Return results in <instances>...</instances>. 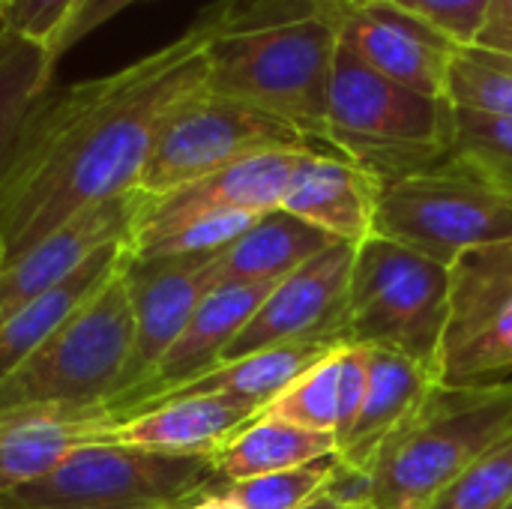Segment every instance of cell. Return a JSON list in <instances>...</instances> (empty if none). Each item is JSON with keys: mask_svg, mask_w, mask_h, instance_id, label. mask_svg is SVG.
I'll use <instances>...</instances> for the list:
<instances>
[{"mask_svg": "<svg viewBox=\"0 0 512 509\" xmlns=\"http://www.w3.org/2000/svg\"><path fill=\"white\" fill-rule=\"evenodd\" d=\"M207 12L102 78L45 93L0 168V240L18 258L72 216L135 192L159 126L207 87Z\"/></svg>", "mask_w": 512, "mask_h": 509, "instance_id": "6da1fadb", "label": "cell"}, {"mask_svg": "<svg viewBox=\"0 0 512 509\" xmlns=\"http://www.w3.org/2000/svg\"><path fill=\"white\" fill-rule=\"evenodd\" d=\"M345 0H216L207 90L243 99L327 150V99Z\"/></svg>", "mask_w": 512, "mask_h": 509, "instance_id": "7a4b0ae2", "label": "cell"}, {"mask_svg": "<svg viewBox=\"0 0 512 509\" xmlns=\"http://www.w3.org/2000/svg\"><path fill=\"white\" fill-rule=\"evenodd\" d=\"M456 108L402 87L339 45L327 99V150L378 183L429 171L450 159Z\"/></svg>", "mask_w": 512, "mask_h": 509, "instance_id": "3957f363", "label": "cell"}, {"mask_svg": "<svg viewBox=\"0 0 512 509\" xmlns=\"http://www.w3.org/2000/svg\"><path fill=\"white\" fill-rule=\"evenodd\" d=\"M507 432H512V381L432 387L381 450L372 471V504L378 509L432 504Z\"/></svg>", "mask_w": 512, "mask_h": 509, "instance_id": "277c9868", "label": "cell"}, {"mask_svg": "<svg viewBox=\"0 0 512 509\" xmlns=\"http://www.w3.org/2000/svg\"><path fill=\"white\" fill-rule=\"evenodd\" d=\"M447 297L450 270L444 264L384 237H369L357 246L333 339L342 348L402 354L438 378Z\"/></svg>", "mask_w": 512, "mask_h": 509, "instance_id": "5b68a950", "label": "cell"}, {"mask_svg": "<svg viewBox=\"0 0 512 509\" xmlns=\"http://www.w3.org/2000/svg\"><path fill=\"white\" fill-rule=\"evenodd\" d=\"M123 267L0 384V414L87 411L117 396L135 342Z\"/></svg>", "mask_w": 512, "mask_h": 509, "instance_id": "8992f818", "label": "cell"}, {"mask_svg": "<svg viewBox=\"0 0 512 509\" xmlns=\"http://www.w3.org/2000/svg\"><path fill=\"white\" fill-rule=\"evenodd\" d=\"M219 486L210 453L96 441L48 477L0 495V509H183Z\"/></svg>", "mask_w": 512, "mask_h": 509, "instance_id": "52a82bcc", "label": "cell"}, {"mask_svg": "<svg viewBox=\"0 0 512 509\" xmlns=\"http://www.w3.org/2000/svg\"><path fill=\"white\" fill-rule=\"evenodd\" d=\"M372 237L450 267L462 252L512 240V189L447 159L381 183Z\"/></svg>", "mask_w": 512, "mask_h": 509, "instance_id": "ba28073f", "label": "cell"}, {"mask_svg": "<svg viewBox=\"0 0 512 509\" xmlns=\"http://www.w3.org/2000/svg\"><path fill=\"white\" fill-rule=\"evenodd\" d=\"M273 150L318 147L282 117L204 87L183 99L159 126L138 189L159 198L240 159Z\"/></svg>", "mask_w": 512, "mask_h": 509, "instance_id": "9c48e42d", "label": "cell"}, {"mask_svg": "<svg viewBox=\"0 0 512 509\" xmlns=\"http://www.w3.org/2000/svg\"><path fill=\"white\" fill-rule=\"evenodd\" d=\"M447 270L441 384H486L492 375L512 372V240L462 252Z\"/></svg>", "mask_w": 512, "mask_h": 509, "instance_id": "30bf717a", "label": "cell"}, {"mask_svg": "<svg viewBox=\"0 0 512 509\" xmlns=\"http://www.w3.org/2000/svg\"><path fill=\"white\" fill-rule=\"evenodd\" d=\"M123 279L135 318V342L114 399L135 390L156 369L201 300L219 285V252L174 258H132L129 252Z\"/></svg>", "mask_w": 512, "mask_h": 509, "instance_id": "8fae6325", "label": "cell"}, {"mask_svg": "<svg viewBox=\"0 0 512 509\" xmlns=\"http://www.w3.org/2000/svg\"><path fill=\"white\" fill-rule=\"evenodd\" d=\"M354 258H357V246L339 240L321 255H315L309 264H303L300 270L279 279L276 288L255 309L249 324L225 348L219 363L240 360L285 342H303V339L336 342L333 327L345 303Z\"/></svg>", "mask_w": 512, "mask_h": 509, "instance_id": "7c38bea8", "label": "cell"}, {"mask_svg": "<svg viewBox=\"0 0 512 509\" xmlns=\"http://www.w3.org/2000/svg\"><path fill=\"white\" fill-rule=\"evenodd\" d=\"M339 45L384 78L447 99V75L462 51L417 15L384 0H345Z\"/></svg>", "mask_w": 512, "mask_h": 509, "instance_id": "4fadbf2b", "label": "cell"}, {"mask_svg": "<svg viewBox=\"0 0 512 509\" xmlns=\"http://www.w3.org/2000/svg\"><path fill=\"white\" fill-rule=\"evenodd\" d=\"M306 150H273L240 159L168 195H147L132 228L129 252H141L174 228L210 213H267L282 207L291 171Z\"/></svg>", "mask_w": 512, "mask_h": 509, "instance_id": "5bb4252c", "label": "cell"}, {"mask_svg": "<svg viewBox=\"0 0 512 509\" xmlns=\"http://www.w3.org/2000/svg\"><path fill=\"white\" fill-rule=\"evenodd\" d=\"M144 201L147 195L141 189L102 201L63 222L57 231L42 237L18 258L6 261V267L0 270V321L24 303L63 285L102 246L123 240L129 243Z\"/></svg>", "mask_w": 512, "mask_h": 509, "instance_id": "9a60e30c", "label": "cell"}, {"mask_svg": "<svg viewBox=\"0 0 512 509\" xmlns=\"http://www.w3.org/2000/svg\"><path fill=\"white\" fill-rule=\"evenodd\" d=\"M276 288V282H219L195 309L186 330L177 336V342L165 351V357L156 363V369L126 396L108 402V414L114 423L135 408L147 405L150 399L180 387L183 381L198 378L201 372L213 369L225 348L234 342V336L249 324L255 309L264 303V297Z\"/></svg>", "mask_w": 512, "mask_h": 509, "instance_id": "2e32d148", "label": "cell"}, {"mask_svg": "<svg viewBox=\"0 0 512 509\" xmlns=\"http://www.w3.org/2000/svg\"><path fill=\"white\" fill-rule=\"evenodd\" d=\"M378 195L381 183L360 165L336 153L306 150L291 171L282 210L336 240L360 246L372 237Z\"/></svg>", "mask_w": 512, "mask_h": 509, "instance_id": "e0dca14e", "label": "cell"}, {"mask_svg": "<svg viewBox=\"0 0 512 509\" xmlns=\"http://www.w3.org/2000/svg\"><path fill=\"white\" fill-rule=\"evenodd\" d=\"M108 408L0 414V495L48 477L72 450L111 438Z\"/></svg>", "mask_w": 512, "mask_h": 509, "instance_id": "ac0fdd59", "label": "cell"}, {"mask_svg": "<svg viewBox=\"0 0 512 509\" xmlns=\"http://www.w3.org/2000/svg\"><path fill=\"white\" fill-rule=\"evenodd\" d=\"M366 354H369V393L354 429L345 435V441H339L336 459L348 468L372 474L387 441L405 426V420L423 405L429 390L438 387L441 381L429 369H423L420 363L402 354L381 351V348H366Z\"/></svg>", "mask_w": 512, "mask_h": 509, "instance_id": "d6986e66", "label": "cell"}, {"mask_svg": "<svg viewBox=\"0 0 512 509\" xmlns=\"http://www.w3.org/2000/svg\"><path fill=\"white\" fill-rule=\"evenodd\" d=\"M258 414V405L237 396H186L117 420L108 441L165 453H213Z\"/></svg>", "mask_w": 512, "mask_h": 509, "instance_id": "ffe728a7", "label": "cell"}, {"mask_svg": "<svg viewBox=\"0 0 512 509\" xmlns=\"http://www.w3.org/2000/svg\"><path fill=\"white\" fill-rule=\"evenodd\" d=\"M339 348L342 345L327 342V339H303V342L273 345V348L255 351L249 357H240V360L216 363L213 369L150 399L147 405L135 408L132 414H141V411H150V408H159L165 402L186 399V396H237L264 411L282 390H288L300 375H306L312 366H318Z\"/></svg>", "mask_w": 512, "mask_h": 509, "instance_id": "44dd1931", "label": "cell"}, {"mask_svg": "<svg viewBox=\"0 0 512 509\" xmlns=\"http://www.w3.org/2000/svg\"><path fill=\"white\" fill-rule=\"evenodd\" d=\"M129 258V243H108L102 246L75 276L63 285L51 288L48 294L24 303L12 315L0 321V384L30 357L36 354L90 297H96L111 276Z\"/></svg>", "mask_w": 512, "mask_h": 509, "instance_id": "7402d4cb", "label": "cell"}, {"mask_svg": "<svg viewBox=\"0 0 512 509\" xmlns=\"http://www.w3.org/2000/svg\"><path fill=\"white\" fill-rule=\"evenodd\" d=\"M333 243L339 240L294 213L267 210L219 252V282H279Z\"/></svg>", "mask_w": 512, "mask_h": 509, "instance_id": "603a6c76", "label": "cell"}, {"mask_svg": "<svg viewBox=\"0 0 512 509\" xmlns=\"http://www.w3.org/2000/svg\"><path fill=\"white\" fill-rule=\"evenodd\" d=\"M210 456L219 483H240L336 456V438L276 417H255Z\"/></svg>", "mask_w": 512, "mask_h": 509, "instance_id": "cb8c5ba5", "label": "cell"}, {"mask_svg": "<svg viewBox=\"0 0 512 509\" xmlns=\"http://www.w3.org/2000/svg\"><path fill=\"white\" fill-rule=\"evenodd\" d=\"M54 63L48 51L9 30H0V168L6 165L24 123L51 87Z\"/></svg>", "mask_w": 512, "mask_h": 509, "instance_id": "d4e9b609", "label": "cell"}, {"mask_svg": "<svg viewBox=\"0 0 512 509\" xmlns=\"http://www.w3.org/2000/svg\"><path fill=\"white\" fill-rule=\"evenodd\" d=\"M333 465L336 456H327L303 468L276 471L240 483H219L210 492L231 509H300L324 489Z\"/></svg>", "mask_w": 512, "mask_h": 509, "instance_id": "484cf974", "label": "cell"}, {"mask_svg": "<svg viewBox=\"0 0 512 509\" xmlns=\"http://www.w3.org/2000/svg\"><path fill=\"white\" fill-rule=\"evenodd\" d=\"M342 351V348H339ZM339 351L300 375L288 390H282L258 417H276L312 432H327L336 438V408H339Z\"/></svg>", "mask_w": 512, "mask_h": 509, "instance_id": "4316f807", "label": "cell"}, {"mask_svg": "<svg viewBox=\"0 0 512 509\" xmlns=\"http://www.w3.org/2000/svg\"><path fill=\"white\" fill-rule=\"evenodd\" d=\"M512 501V432L471 462L429 507L504 509Z\"/></svg>", "mask_w": 512, "mask_h": 509, "instance_id": "83f0119b", "label": "cell"}, {"mask_svg": "<svg viewBox=\"0 0 512 509\" xmlns=\"http://www.w3.org/2000/svg\"><path fill=\"white\" fill-rule=\"evenodd\" d=\"M450 159L512 189V120L456 108V141Z\"/></svg>", "mask_w": 512, "mask_h": 509, "instance_id": "f1b7e54d", "label": "cell"}, {"mask_svg": "<svg viewBox=\"0 0 512 509\" xmlns=\"http://www.w3.org/2000/svg\"><path fill=\"white\" fill-rule=\"evenodd\" d=\"M447 99L462 111L512 120V72L462 48L450 63Z\"/></svg>", "mask_w": 512, "mask_h": 509, "instance_id": "f546056e", "label": "cell"}, {"mask_svg": "<svg viewBox=\"0 0 512 509\" xmlns=\"http://www.w3.org/2000/svg\"><path fill=\"white\" fill-rule=\"evenodd\" d=\"M258 216L255 213H210L198 216L171 234L159 237L147 249L135 252L132 258H174V255H204V252H222L231 246Z\"/></svg>", "mask_w": 512, "mask_h": 509, "instance_id": "4dcf8cb0", "label": "cell"}, {"mask_svg": "<svg viewBox=\"0 0 512 509\" xmlns=\"http://www.w3.org/2000/svg\"><path fill=\"white\" fill-rule=\"evenodd\" d=\"M405 9L447 36L456 48H471L483 30L489 0H384Z\"/></svg>", "mask_w": 512, "mask_h": 509, "instance_id": "1f68e13d", "label": "cell"}, {"mask_svg": "<svg viewBox=\"0 0 512 509\" xmlns=\"http://www.w3.org/2000/svg\"><path fill=\"white\" fill-rule=\"evenodd\" d=\"M84 3L87 0H9L3 6V24L51 51L69 18Z\"/></svg>", "mask_w": 512, "mask_h": 509, "instance_id": "d6a6232c", "label": "cell"}, {"mask_svg": "<svg viewBox=\"0 0 512 509\" xmlns=\"http://www.w3.org/2000/svg\"><path fill=\"white\" fill-rule=\"evenodd\" d=\"M369 393V354L366 348L339 351V408H336V447L354 429Z\"/></svg>", "mask_w": 512, "mask_h": 509, "instance_id": "836d02e7", "label": "cell"}, {"mask_svg": "<svg viewBox=\"0 0 512 509\" xmlns=\"http://www.w3.org/2000/svg\"><path fill=\"white\" fill-rule=\"evenodd\" d=\"M135 3H141V0H87V3L69 18V24L63 27V33L57 36V42L51 45V51H48L51 63L57 66V60H60L72 45H78L87 33H93L96 27H102L105 21L117 18L123 9H129V6H135Z\"/></svg>", "mask_w": 512, "mask_h": 509, "instance_id": "e575fe53", "label": "cell"}, {"mask_svg": "<svg viewBox=\"0 0 512 509\" xmlns=\"http://www.w3.org/2000/svg\"><path fill=\"white\" fill-rule=\"evenodd\" d=\"M471 48L512 57V0H489L483 30Z\"/></svg>", "mask_w": 512, "mask_h": 509, "instance_id": "d590c367", "label": "cell"}, {"mask_svg": "<svg viewBox=\"0 0 512 509\" xmlns=\"http://www.w3.org/2000/svg\"><path fill=\"white\" fill-rule=\"evenodd\" d=\"M183 509H231L228 504H222L213 492H207V495H201V498H195L192 504H186Z\"/></svg>", "mask_w": 512, "mask_h": 509, "instance_id": "8d00e7d4", "label": "cell"}, {"mask_svg": "<svg viewBox=\"0 0 512 509\" xmlns=\"http://www.w3.org/2000/svg\"><path fill=\"white\" fill-rule=\"evenodd\" d=\"M300 509H342V507H339V504H336V501H333V498H330V495L321 489V492H318L312 501H306V504H303Z\"/></svg>", "mask_w": 512, "mask_h": 509, "instance_id": "74e56055", "label": "cell"}, {"mask_svg": "<svg viewBox=\"0 0 512 509\" xmlns=\"http://www.w3.org/2000/svg\"><path fill=\"white\" fill-rule=\"evenodd\" d=\"M474 54H480L483 60H489V63H495V66H501V69H507L512 72V57H504V54H492V51H483V48H471Z\"/></svg>", "mask_w": 512, "mask_h": 509, "instance_id": "f35d334b", "label": "cell"}, {"mask_svg": "<svg viewBox=\"0 0 512 509\" xmlns=\"http://www.w3.org/2000/svg\"><path fill=\"white\" fill-rule=\"evenodd\" d=\"M6 267V246H3V240H0V270Z\"/></svg>", "mask_w": 512, "mask_h": 509, "instance_id": "ab89813d", "label": "cell"}, {"mask_svg": "<svg viewBox=\"0 0 512 509\" xmlns=\"http://www.w3.org/2000/svg\"><path fill=\"white\" fill-rule=\"evenodd\" d=\"M345 509H378L375 504H360V507H345Z\"/></svg>", "mask_w": 512, "mask_h": 509, "instance_id": "60d3db41", "label": "cell"}, {"mask_svg": "<svg viewBox=\"0 0 512 509\" xmlns=\"http://www.w3.org/2000/svg\"><path fill=\"white\" fill-rule=\"evenodd\" d=\"M405 509H432L429 504H414V507H405Z\"/></svg>", "mask_w": 512, "mask_h": 509, "instance_id": "b9f144b4", "label": "cell"}, {"mask_svg": "<svg viewBox=\"0 0 512 509\" xmlns=\"http://www.w3.org/2000/svg\"><path fill=\"white\" fill-rule=\"evenodd\" d=\"M0 30H3V0H0Z\"/></svg>", "mask_w": 512, "mask_h": 509, "instance_id": "7bdbcfd3", "label": "cell"}, {"mask_svg": "<svg viewBox=\"0 0 512 509\" xmlns=\"http://www.w3.org/2000/svg\"><path fill=\"white\" fill-rule=\"evenodd\" d=\"M504 509H512V501H510V504H507V507H504Z\"/></svg>", "mask_w": 512, "mask_h": 509, "instance_id": "ee69618b", "label": "cell"}, {"mask_svg": "<svg viewBox=\"0 0 512 509\" xmlns=\"http://www.w3.org/2000/svg\"><path fill=\"white\" fill-rule=\"evenodd\" d=\"M6 3H9V0H3V6H6Z\"/></svg>", "mask_w": 512, "mask_h": 509, "instance_id": "f6af8a7d", "label": "cell"}]
</instances>
